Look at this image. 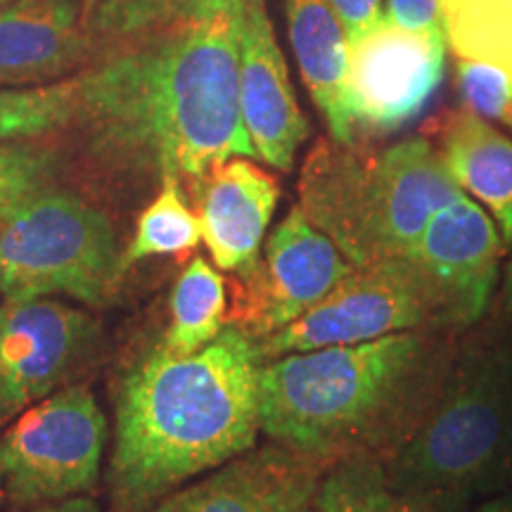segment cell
<instances>
[{
  "label": "cell",
  "instance_id": "12",
  "mask_svg": "<svg viewBox=\"0 0 512 512\" xmlns=\"http://www.w3.org/2000/svg\"><path fill=\"white\" fill-rule=\"evenodd\" d=\"M91 313L53 297L0 306V384L12 411L41 401L93 347Z\"/></svg>",
  "mask_w": 512,
  "mask_h": 512
},
{
  "label": "cell",
  "instance_id": "17",
  "mask_svg": "<svg viewBox=\"0 0 512 512\" xmlns=\"http://www.w3.org/2000/svg\"><path fill=\"white\" fill-rule=\"evenodd\" d=\"M285 12L292 53L313 105L323 114L335 143L354 145L347 31L328 0H285Z\"/></svg>",
  "mask_w": 512,
  "mask_h": 512
},
{
  "label": "cell",
  "instance_id": "8",
  "mask_svg": "<svg viewBox=\"0 0 512 512\" xmlns=\"http://www.w3.org/2000/svg\"><path fill=\"white\" fill-rule=\"evenodd\" d=\"M107 418L88 387H64L24 411L0 437L5 496L34 508L86 496L100 479Z\"/></svg>",
  "mask_w": 512,
  "mask_h": 512
},
{
  "label": "cell",
  "instance_id": "22",
  "mask_svg": "<svg viewBox=\"0 0 512 512\" xmlns=\"http://www.w3.org/2000/svg\"><path fill=\"white\" fill-rule=\"evenodd\" d=\"M202 240L200 216L185 202L181 178L164 176L159 195L138 216L131 245L121 252V266H131L155 256H174L192 252Z\"/></svg>",
  "mask_w": 512,
  "mask_h": 512
},
{
  "label": "cell",
  "instance_id": "28",
  "mask_svg": "<svg viewBox=\"0 0 512 512\" xmlns=\"http://www.w3.org/2000/svg\"><path fill=\"white\" fill-rule=\"evenodd\" d=\"M19 512H105V510H102V505L91 496H74V498H67V501L22 508Z\"/></svg>",
  "mask_w": 512,
  "mask_h": 512
},
{
  "label": "cell",
  "instance_id": "11",
  "mask_svg": "<svg viewBox=\"0 0 512 512\" xmlns=\"http://www.w3.org/2000/svg\"><path fill=\"white\" fill-rule=\"evenodd\" d=\"M505 242L482 204L458 195L422 228L408 256L437 294L446 328L465 335L489 309Z\"/></svg>",
  "mask_w": 512,
  "mask_h": 512
},
{
  "label": "cell",
  "instance_id": "9",
  "mask_svg": "<svg viewBox=\"0 0 512 512\" xmlns=\"http://www.w3.org/2000/svg\"><path fill=\"white\" fill-rule=\"evenodd\" d=\"M354 268L297 204L275 226L259 266L242 278L238 328L254 339L283 330L328 297Z\"/></svg>",
  "mask_w": 512,
  "mask_h": 512
},
{
  "label": "cell",
  "instance_id": "16",
  "mask_svg": "<svg viewBox=\"0 0 512 512\" xmlns=\"http://www.w3.org/2000/svg\"><path fill=\"white\" fill-rule=\"evenodd\" d=\"M74 0H10L0 5V88L48 86L88 60Z\"/></svg>",
  "mask_w": 512,
  "mask_h": 512
},
{
  "label": "cell",
  "instance_id": "6",
  "mask_svg": "<svg viewBox=\"0 0 512 512\" xmlns=\"http://www.w3.org/2000/svg\"><path fill=\"white\" fill-rule=\"evenodd\" d=\"M124 275L112 221L67 190L43 185L0 223V294L5 302L72 297L112 302Z\"/></svg>",
  "mask_w": 512,
  "mask_h": 512
},
{
  "label": "cell",
  "instance_id": "13",
  "mask_svg": "<svg viewBox=\"0 0 512 512\" xmlns=\"http://www.w3.org/2000/svg\"><path fill=\"white\" fill-rule=\"evenodd\" d=\"M240 112L254 157L292 171L311 126L294 95L266 0H242Z\"/></svg>",
  "mask_w": 512,
  "mask_h": 512
},
{
  "label": "cell",
  "instance_id": "30",
  "mask_svg": "<svg viewBox=\"0 0 512 512\" xmlns=\"http://www.w3.org/2000/svg\"><path fill=\"white\" fill-rule=\"evenodd\" d=\"M503 309H505V316H508L510 323H512V261H510V266H508V275H505Z\"/></svg>",
  "mask_w": 512,
  "mask_h": 512
},
{
  "label": "cell",
  "instance_id": "29",
  "mask_svg": "<svg viewBox=\"0 0 512 512\" xmlns=\"http://www.w3.org/2000/svg\"><path fill=\"white\" fill-rule=\"evenodd\" d=\"M475 512H512V484L508 489H503L498 496L489 498V501L479 505Z\"/></svg>",
  "mask_w": 512,
  "mask_h": 512
},
{
  "label": "cell",
  "instance_id": "1",
  "mask_svg": "<svg viewBox=\"0 0 512 512\" xmlns=\"http://www.w3.org/2000/svg\"><path fill=\"white\" fill-rule=\"evenodd\" d=\"M105 57L76 74L79 117L159 176L254 157L240 112L242 0H117Z\"/></svg>",
  "mask_w": 512,
  "mask_h": 512
},
{
  "label": "cell",
  "instance_id": "32",
  "mask_svg": "<svg viewBox=\"0 0 512 512\" xmlns=\"http://www.w3.org/2000/svg\"><path fill=\"white\" fill-rule=\"evenodd\" d=\"M5 498V475H3V465H0V503Z\"/></svg>",
  "mask_w": 512,
  "mask_h": 512
},
{
  "label": "cell",
  "instance_id": "24",
  "mask_svg": "<svg viewBox=\"0 0 512 512\" xmlns=\"http://www.w3.org/2000/svg\"><path fill=\"white\" fill-rule=\"evenodd\" d=\"M53 155L29 143H0V223L31 192L46 185Z\"/></svg>",
  "mask_w": 512,
  "mask_h": 512
},
{
  "label": "cell",
  "instance_id": "14",
  "mask_svg": "<svg viewBox=\"0 0 512 512\" xmlns=\"http://www.w3.org/2000/svg\"><path fill=\"white\" fill-rule=\"evenodd\" d=\"M325 467L268 444L178 486L147 512H297L316 501Z\"/></svg>",
  "mask_w": 512,
  "mask_h": 512
},
{
  "label": "cell",
  "instance_id": "10",
  "mask_svg": "<svg viewBox=\"0 0 512 512\" xmlns=\"http://www.w3.org/2000/svg\"><path fill=\"white\" fill-rule=\"evenodd\" d=\"M446 38L396 27L382 17L349 43V107L356 128L373 133L399 131L441 86Z\"/></svg>",
  "mask_w": 512,
  "mask_h": 512
},
{
  "label": "cell",
  "instance_id": "3",
  "mask_svg": "<svg viewBox=\"0 0 512 512\" xmlns=\"http://www.w3.org/2000/svg\"><path fill=\"white\" fill-rule=\"evenodd\" d=\"M460 337L406 330L264 361L261 432L325 470L351 458L387 463L437 399Z\"/></svg>",
  "mask_w": 512,
  "mask_h": 512
},
{
  "label": "cell",
  "instance_id": "2",
  "mask_svg": "<svg viewBox=\"0 0 512 512\" xmlns=\"http://www.w3.org/2000/svg\"><path fill=\"white\" fill-rule=\"evenodd\" d=\"M256 339L228 325L190 356L164 344L121 377L107 491L114 512H147L166 494L252 451L259 437Z\"/></svg>",
  "mask_w": 512,
  "mask_h": 512
},
{
  "label": "cell",
  "instance_id": "21",
  "mask_svg": "<svg viewBox=\"0 0 512 512\" xmlns=\"http://www.w3.org/2000/svg\"><path fill=\"white\" fill-rule=\"evenodd\" d=\"M441 10L458 60L494 64L512 76V0H441Z\"/></svg>",
  "mask_w": 512,
  "mask_h": 512
},
{
  "label": "cell",
  "instance_id": "19",
  "mask_svg": "<svg viewBox=\"0 0 512 512\" xmlns=\"http://www.w3.org/2000/svg\"><path fill=\"white\" fill-rule=\"evenodd\" d=\"M316 505L320 512H467L470 498L401 486L382 460L351 458L323 472Z\"/></svg>",
  "mask_w": 512,
  "mask_h": 512
},
{
  "label": "cell",
  "instance_id": "26",
  "mask_svg": "<svg viewBox=\"0 0 512 512\" xmlns=\"http://www.w3.org/2000/svg\"><path fill=\"white\" fill-rule=\"evenodd\" d=\"M387 3L389 10L384 17L396 27L446 38L441 0H387Z\"/></svg>",
  "mask_w": 512,
  "mask_h": 512
},
{
  "label": "cell",
  "instance_id": "23",
  "mask_svg": "<svg viewBox=\"0 0 512 512\" xmlns=\"http://www.w3.org/2000/svg\"><path fill=\"white\" fill-rule=\"evenodd\" d=\"M79 107L76 76L48 86L0 88V143L60 131L79 119Z\"/></svg>",
  "mask_w": 512,
  "mask_h": 512
},
{
  "label": "cell",
  "instance_id": "27",
  "mask_svg": "<svg viewBox=\"0 0 512 512\" xmlns=\"http://www.w3.org/2000/svg\"><path fill=\"white\" fill-rule=\"evenodd\" d=\"M347 31L349 43L361 38L384 17L382 0H328Z\"/></svg>",
  "mask_w": 512,
  "mask_h": 512
},
{
  "label": "cell",
  "instance_id": "31",
  "mask_svg": "<svg viewBox=\"0 0 512 512\" xmlns=\"http://www.w3.org/2000/svg\"><path fill=\"white\" fill-rule=\"evenodd\" d=\"M10 415H15V411H12L8 396H5V392H3V384H0V420L10 418Z\"/></svg>",
  "mask_w": 512,
  "mask_h": 512
},
{
  "label": "cell",
  "instance_id": "18",
  "mask_svg": "<svg viewBox=\"0 0 512 512\" xmlns=\"http://www.w3.org/2000/svg\"><path fill=\"white\" fill-rule=\"evenodd\" d=\"M441 159L460 190L494 214L505 245H512V138L472 110L458 112L441 133Z\"/></svg>",
  "mask_w": 512,
  "mask_h": 512
},
{
  "label": "cell",
  "instance_id": "20",
  "mask_svg": "<svg viewBox=\"0 0 512 512\" xmlns=\"http://www.w3.org/2000/svg\"><path fill=\"white\" fill-rule=\"evenodd\" d=\"M228 320L226 278L197 256L178 275L171 292V320L162 344L171 354L190 356L214 342Z\"/></svg>",
  "mask_w": 512,
  "mask_h": 512
},
{
  "label": "cell",
  "instance_id": "7",
  "mask_svg": "<svg viewBox=\"0 0 512 512\" xmlns=\"http://www.w3.org/2000/svg\"><path fill=\"white\" fill-rule=\"evenodd\" d=\"M425 328L451 332L430 280L406 254L354 268L304 316L256 339V354L264 363L297 351L347 347Z\"/></svg>",
  "mask_w": 512,
  "mask_h": 512
},
{
  "label": "cell",
  "instance_id": "5",
  "mask_svg": "<svg viewBox=\"0 0 512 512\" xmlns=\"http://www.w3.org/2000/svg\"><path fill=\"white\" fill-rule=\"evenodd\" d=\"M413 489L475 498L512 475V332L486 323L467 330L411 439L384 463Z\"/></svg>",
  "mask_w": 512,
  "mask_h": 512
},
{
  "label": "cell",
  "instance_id": "25",
  "mask_svg": "<svg viewBox=\"0 0 512 512\" xmlns=\"http://www.w3.org/2000/svg\"><path fill=\"white\" fill-rule=\"evenodd\" d=\"M458 86L467 110L512 128V76L494 64L458 60Z\"/></svg>",
  "mask_w": 512,
  "mask_h": 512
},
{
  "label": "cell",
  "instance_id": "34",
  "mask_svg": "<svg viewBox=\"0 0 512 512\" xmlns=\"http://www.w3.org/2000/svg\"><path fill=\"white\" fill-rule=\"evenodd\" d=\"M3 3H10V0H0V5H3Z\"/></svg>",
  "mask_w": 512,
  "mask_h": 512
},
{
  "label": "cell",
  "instance_id": "4",
  "mask_svg": "<svg viewBox=\"0 0 512 512\" xmlns=\"http://www.w3.org/2000/svg\"><path fill=\"white\" fill-rule=\"evenodd\" d=\"M299 207L358 266L406 256L437 211L463 195L430 140L363 152L318 143L302 171Z\"/></svg>",
  "mask_w": 512,
  "mask_h": 512
},
{
  "label": "cell",
  "instance_id": "33",
  "mask_svg": "<svg viewBox=\"0 0 512 512\" xmlns=\"http://www.w3.org/2000/svg\"><path fill=\"white\" fill-rule=\"evenodd\" d=\"M297 512H320V510H318V505H316V501H313L311 505H304V508H299Z\"/></svg>",
  "mask_w": 512,
  "mask_h": 512
},
{
  "label": "cell",
  "instance_id": "15",
  "mask_svg": "<svg viewBox=\"0 0 512 512\" xmlns=\"http://www.w3.org/2000/svg\"><path fill=\"white\" fill-rule=\"evenodd\" d=\"M280 200L271 174L252 157H233L202 178V240L221 271L245 278L259 266L268 223Z\"/></svg>",
  "mask_w": 512,
  "mask_h": 512
}]
</instances>
